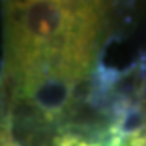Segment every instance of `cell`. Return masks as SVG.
Here are the masks:
<instances>
[{
    "instance_id": "3",
    "label": "cell",
    "mask_w": 146,
    "mask_h": 146,
    "mask_svg": "<svg viewBox=\"0 0 146 146\" xmlns=\"http://www.w3.org/2000/svg\"><path fill=\"white\" fill-rule=\"evenodd\" d=\"M125 146H146V133L143 135H138L135 138H131L125 143Z\"/></svg>"
},
{
    "instance_id": "2",
    "label": "cell",
    "mask_w": 146,
    "mask_h": 146,
    "mask_svg": "<svg viewBox=\"0 0 146 146\" xmlns=\"http://www.w3.org/2000/svg\"><path fill=\"white\" fill-rule=\"evenodd\" d=\"M54 146H102L101 141H89L78 135H62L54 141Z\"/></svg>"
},
{
    "instance_id": "1",
    "label": "cell",
    "mask_w": 146,
    "mask_h": 146,
    "mask_svg": "<svg viewBox=\"0 0 146 146\" xmlns=\"http://www.w3.org/2000/svg\"><path fill=\"white\" fill-rule=\"evenodd\" d=\"M106 13L102 2H5L3 80L13 98L60 119L89 76Z\"/></svg>"
}]
</instances>
